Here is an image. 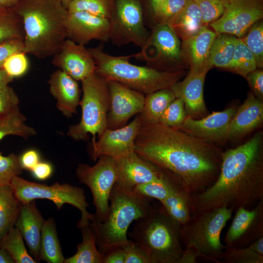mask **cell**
I'll return each mask as SVG.
<instances>
[{
    "label": "cell",
    "mask_w": 263,
    "mask_h": 263,
    "mask_svg": "<svg viewBox=\"0 0 263 263\" xmlns=\"http://www.w3.org/2000/svg\"><path fill=\"white\" fill-rule=\"evenodd\" d=\"M135 151L192 195L217 180L224 150L218 145L158 123L142 125L135 140Z\"/></svg>",
    "instance_id": "obj_1"
},
{
    "label": "cell",
    "mask_w": 263,
    "mask_h": 263,
    "mask_svg": "<svg viewBox=\"0 0 263 263\" xmlns=\"http://www.w3.org/2000/svg\"><path fill=\"white\" fill-rule=\"evenodd\" d=\"M263 199V132L224 150L219 175L205 190L190 195L191 215L223 206L235 212Z\"/></svg>",
    "instance_id": "obj_2"
},
{
    "label": "cell",
    "mask_w": 263,
    "mask_h": 263,
    "mask_svg": "<svg viewBox=\"0 0 263 263\" xmlns=\"http://www.w3.org/2000/svg\"><path fill=\"white\" fill-rule=\"evenodd\" d=\"M12 8L22 22L24 53L45 58L58 52L67 38L68 14L59 0H20Z\"/></svg>",
    "instance_id": "obj_3"
},
{
    "label": "cell",
    "mask_w": 263,
    "mask_h": 263,
    "mask_svg": "<svg viewBox=\"0 0 263 263\" xmlns=\"http://www.w3.org/2000/svg\"><path fill=\"white\" fill-rule=\"evenodd\" d=\"M154 205L152 199L134 188L115 183L109 198V211L103 222H91L99 251L104 255L128 244V230L133 221L148 216Z\"/></svg>",
    "instance_id": "obj_4"
},
{
    "label": "cell",
    "mask_w": 263,
    "mask_h": 263,
    "mask_svg": "<svg viewBox=\"0 0 263 263\" xmlns=\"http://www.w3.org/2000/svg\"><path fill=\"white\" fill-rule=\"evenodd\" d=\"M95 64V73L107 81L114 80L145 95L171 88L185 75L182 70L162 71L129 62V56H114L106 53L99 45L88 48Z\"/></svg>",
    "instance_id": "obj_5"
},
{
    "label": "cell",
    "mask_w": 263,
    "mask_h": 263,
    "mask_svg": "<svg viewBox=\"0 0 263 263\" xmlns=\"http://www.w3.org/2000/svg\"><path fill=\"white\" fill-rule=\"evenodd\" d=\"M181 228L161 204L154 206L148 216L136 220L128 235L146 250L151 263H178L184 251Z\"/></svg>",
    "instance_id": "obj_6"
},
{
    "label": "cell",
    "mask_w": 263,
    "mask_h": 263,
    "mask_svg": "<svg viewBox=\"0 0 263 263\" xmlns=\"http://www.w3.org/2000/svg\"><path fill=\"white\" fill-rule=\"evenodd\" d=\"M233 212L232 207L223 206L192 215L181 226L182 245L198 258L219 263V257L226 247L221 243V234Z\"/></svg>",
    "instance_id": "obj_7"
},
{
    "label": "cell",
    "mask_w": 263,
    "mask_h": 263,
    "mask_svg": "<svg viewBox=\"0 0 263 263\" xmlns=\"http://www.w3.org/2000/svg\"><path fill=\"white\" fill-rule=\"evenodd\" d=\"M82 97L79 105L81 117L76 124L70 126L67 135L72 139L86 141L92 135V141L100 137L107 128L110 106L108 81L96 73L81 81Z\"/></svg>",
    "instance_id": "obj_8"
},
{
    "label": "cell",
    "mask_w": 263,
    "mask_h": 263,
    "mask_svg": "<svg viewBox=\"0 0 263 263\" xmlns=\"http://www.w3.org/2000/svg\"><path fill=\"white\" fill-rule=\"evenodd\" d=\"M10 186L15 197L22 204L41 199L51 200L57 209H61L65 204L76 207L81 212V218L77 225L79 229L95 220L94 215L87 210L89 204L84 191L81 188L58 182L48 186L27 181L19 176L12 180Z\"/></svg>",
    "instance_id": "obj_9"
},
{
    "label": "cell",
    "mask_w": 263,
    "mask_h": 263,
    "mask_svg": "<svg viewBox=\"0 0 263 263\" xmlns=\"http://www.w3.org/2000/svg\"><path fill=\"white\" fill-rule=\"evenodd\" d=\"M93 166L79 164L76 176L79 181L87 186L93 197L95 208V220L104 221L109 211V198L113 188L117 181L118 173L115 159L101 156Z\"/></svg>",
    "instance_id": "obj_10"
},
{
    "label": "cell",
    "mask_w": 263,
    "mask_h": 263,
    "mask_svg": "<svg viewBox=\"0 0 263 263\" xmlns=\"http://www.w3.org/2000/svg\"><path fill=\"white\" fill-rule=\"evenodd\" d=\"M134 56L162 71H176L182 57L179 38L168 24H157L141 51Z\"/></svg>",
    "instance_id": "obj_11"
},
{
    "label": "cell",
    "mask_w": 263,
    "mask_h": 263,
    "mask_svg": "<svg viewBox=\"0 0 263 263\" xmlns=\"http://www.w3.org/2000/svg\"><path fill=\"white\" fill-rule=\"evenodd\" d=\"M111 39L116 45L132 43L143 47L150 35L146 29L142 8L137 0H117L109 19Z\"/></svg>",
    "instance_id": "obj_12"
},
{
    "label": "cell",
    "mask_w": 263,
    "mask_h": 263,
    "mask_svg": "<svg viewBox=\"0 0 263 263\" xmlns=\"http://www.w3.org/2000/svg\"><path fill=\"white\" fill-rule=\"evenodd\" d=\"M263 17L262 0H230L223 15L209 25L217 35L225 33L242 38Z\"/></svg>",
    "instance_id": "obj_13"
},
{
    "label": "cell",
    "mask_w": 263,
    "mask_h": 263,
    "mask_svg": "<svg viewBox=\"0 0 263 263\" xmlns=\"http://www.w3.org/2000/svg\"><path fill=\"white\" fill-rule=\"evenodd\" d=\"M142 125L136 116L122 128H106L99 138L91 142L89 150L91 159L95 161L104 155L116 159L134 151L135 140Z\"/></svg>",
    "instance_id": "obj_14"
},
{
    "label": "cell",
    "mask_w": 263,
    "mask_h": 263,
    "mask_svg": "<svg viewBox=\"0 0 263 263\" xmlns=\"http://www.w3.org/2000/svg\"><path fill=\"white\" fill-rule=\"evenodd\" d=\"M110 106L107 115V128L116 129L127 124L143 107L145 95L114 80L108 81Z\"/></svg>",
    "instance_id": "obj_15"
},
{
    "label": "cell",
    "mask_w": 263,
    "mask_h": 263,
    "mask_svg": "<svg viewBox=\"0 0 263 263\" xmlns=\"http://www.w3.org/2000/svg\"><path fill=\"white\" fill-rule=\"evenodd\" d=\"M224 239L226 247H242L263 236V199L251 210L237 209Z\"/></svg>",
    "instance_id": "obj_16"
},
{
    "label": "cell",
    "mask_w": 263,
    "mask_h": 263,
    "mask_svg": "<svg viewBox=\"0 0 263 263\" xmlns=\"http://www.w3.org/2000/svg\"><path fill=\"white\" fill-rule=\"evenodd\" d=\"M236 110L235 107L232 106L223 111L213 112L200 119L187 116L178 129L212 143L223 144L227 141L229 123Z\"/></svg>",
    "instance_id": "obj_17"
},
{
    "label": "cell",
    "mask_w": 263,
    "mask_h": 263,
    "mask_svg": "<svg viewBox=\"0 0 263 263\" xmlns=\"http://www.w3.org/2000/svg\"><path fill=\"white\" fill-rule=\"evenodd\" d=\"M66 38L77 44L85 45L92 40H110L109 19L84 11H68Z\"/></svg>",
    "instance_id": "obj_18"
},
{
    "label": "cell",
    "mask_w": 263,
    "mask_h": 263,
    "mask_svg": "<svg viewBox=\"0 0 263 263\" xmlns=\"http://www.w3.org/2000/svg\"><path fill=\"white\" fill-rule=\"evenodd\" d=\"M53 56V65L77 81L95 73V64L88 48L71 39L66 38Z\"/></svg>",
    "instance_id": "obj_19"
},
{
    "label": "cell",
    "mask_w": 263,
    "mask_h": 263,
    "mask_svg": "<svg viewBox=\"0 0 263 263\" xmlns=\"http://www.w3.org/2000/svg\"><path fill=\"white\" fill-rule=\"evenodd\" d=\"M208 71L207 69H190L183 80L171 87L176 98L183 101L187 116L195 119L204 117L208 113L204 98V86Z\"/></svg>",
    "instance_id": "obj_20"
},
{
    "label": "cell",
    "mask_w": 263,
    "mask_h": 263,
    "mask_svg": "<svg viewBox=\"0 0 263 263\" xmlns=\"http://www.w3.org/2000/svg\"><path fill=\"white\" fill-rule=\"evenodd\" d=\"M115 160L116 183L131 188L153 181L164 174L160 168L135 151Z\"/></svg>",
    "instance_id": "obj_21"
},
{
    "label": "cell",
    "mask_w": 263,
    "mask_h": 263,
    "mask_svg": "<svg viewBox=\"0 0 263 263\" xmlns=\"http://www.w3.org/2000/svg\"><path fill=\"white\" fill-rule=\"evenodd\" d=\"M263 123V101L250 92L230 121L227 140L242 138L261 127Z\"/></svg>",
    "instance_id": "obj_22"
},
{
    "label": "cell",
    "mask_w": 263,
    "mask_h": 263,
    "mask_svg": "<svg viewBox=\"0 0 263 263\" xmlns=\"http://www.w3.org/2000/svg\"><path fill=\"white\" fill-rule=\"evenodd\" d=\"M49 91L56 100L57 109L67 117L77 113L80 90L76 80L60 69L54 71L48 80Z\"/></svg>",
    "instance_id": "obj_23"
},
{
    "label": "cell",
    "mask_w": 263,
    "mask_h": 263,
    "mask_svg": "<svg viewBox=\"0 0 263 263\" xmlns=\"http://www.w3.org/2000/svg\"><path fill=\"white\" fill-rule=\"evenodd\" d=\"M35 200L22 204L15 224L37 262L40 261L41 230L44 220L37 208Z\"/></svg>",
    "instance_id": "obj_24"
},
{
    "label": "cell",
    "mask_w": 263,
    "mask_h": 263,
    "mask_svg": "<svg viewBox=\"0 0 263 263\" xmlns=\"http://www.w3.org/2000/svg\"><path fill=\"white\" fill-rule=\"evenodd\" d=\"M217 34L204 25L195 35L183 40L182 56L187 58L190 69H201L210 68L208 58L212 44Z\"/></svg>",
    "instance_id": "obj_25"
},
{
    "label": "cell",
    "mask_w": 263,
    "mask_h": 263,
    "mask_svg": "<svg viewBox=\"0 0 263 263\" xmlns=\"http://www.w3.org/2000/svg\"><path fill=\"white\" fill-rule=\"evenodd\" d=\"M183 40L195 35L205 25L197 2L188 1L182 10L167 23Z\"/></svg>",
    "instance_id": "obj_26"
},
{
    "label": "cell",
    "mask_w": 263,
    "mask_h": 263,
    "mask_svg": "<svg viewBox=\"0 0 263 263\" xmlns=\"http://www.w3.org/2000/svg\"><path fill=\"white\" fill-rule=\"evenodd\" d=\"M175 98L171 88L146 94L142 111L137 115L142 124L158 123L164 112Z\"/></svg>",
    "instance_id": "obj_27"
},
{
    "label": "cell",
    "mask_w": 263,
    "mask_h": 263,
    "mask_svg": "<svg viewBox=\"0 0 263 263\" xmlns=\"http://www.w3.org/2000/svg\"><path fill=\"white\" fill-rule=\"evenodd\" d=\"M65 260L55 222L53 218H48L44 221L41 230L40 261L48 263H64Z\"/></svg>",
    "instance_id": "obj_28"
},
{
    "label": "cell",
    "mask_w": 263,
    "mask_h": 263,
    "mask_svg": "<svg viewBox=\"0 0 263 263\" xmlns=\"http://www.w3.org/2000/svg\"><path fill=\"white\" fill-rule=\"evenodd\" d=\"M82 241L77 245V251L65 259L64 263H104L105 255L97 248L95 236L90 225L80 228Z\"/></svg>",
    "instance_id": "obj_29"
},
{
    "label": "cell",
    "mask_w": 263,
    "mask_h": 263,
    "mask_svg": "<svg viewBox=\"0 0 263 263\" xmlns=\"http://www.w3.org/2000/svg\"><path fill=\"white\" fill-rule=\"evenodd\" d=\"M234 36L227 34L217 35L211 46L208 65L229 69L237 39Z\"/></svg>",
    "instance_id": "obj_30"
},
{
    "label": "cell",
    "mask_w": 263,
    "mask_h": 263,
    "mask_svg": "<svg viewBox=\"0 0 263 263\" xmlns=\"http://www.w3.org/2000/svg\"><path fill=\"white\" fill-rule=\"evenodd\" d=\"M21 205L10 185L0 187V240L15 226Z\"/></svg>",
    "instance_id": "obj_31"
},
{
    "label": "cell",
    "mask_w": 263,
    "mask_h": 263,
    "mask_svg": "<svg viewBox=\"0 0 263 263\" xmlns=\"http://www.w3.org/2000/svg\"><path fill=\"white\" fill-rule=\"evenodd\" d=\"M190 194L178 188L160 203L170 217L181 226L191 218Z\"/></svg>",
    "instance_id": "obj_32"
},
{
    "label": "cell",
    "mask_w": 263,
    "mask_h": 263,
    "mask_svg": "<svg viewBox=\"0 0 263 263\" xmlns=\"http://www.w3.org/2000/svg\"><path fill=\"white\" fill-rule=\"evenodd\" d=\"M25 115L18 107L0 116V140L8 135H16L27 139L37 134L36 130L25 123Z\"/></svg>",
    "instance_id": "obj_33"
},
{
    "label": "cell",
    "mask_w": 263,
    "mask_h": 263,
    "mask_svg": "<svg viewBox=\"0 0 263 263\" xmlns=\"http://www.w3.org/2000/svg\"><path fill=\"white\" fill-rule=\"evenodd\" d=\"M22 22L12 7L0 6V45L16 40H23Z\"/></svg>",
    "instance_id": "obj_34"
},
{
    "label": "cell",
    "mask_w": 263,
    "mask_h": 263,
    "mask_svg": "<svg viewBox=\"0 0 263 263\" xmlns=\"http://www.w3.org/2000/svg\"><path fill=\"white\" fill-rule=\"evenodd\" d=\"M178 188H181L174 179L164 171V174L158 179L138 185L133 188L145 196L161 202Z\"/></svg>",
    "instance_id": "obj_35"
},
{
    "label": "cell",
    "mask_w": 263,
    "mask_h": 263,
    "mask_svg": "<svg viewBox=\"0 0 263 263\" xmlns=\"http://www.w3.org/2000/svg\"><path fill=\"white\" fill-rule=\"evenodd\" d=\"M0 247L10 253L15 263H36L27 251L23 237L15 226L0 240Z\"/></svg>",
    "instance_id": "obj_36"
},
{
    "label": "cell",
    "mask_w": 263,
    "mask_h": 263,
    "mask_svg": "<svg viewBox=\"0 0 263 263\" xmlns=\"http://www.w3.org/2000/svg\"><path fill=\"white\" fill-rule=\"evenodd\" d=\"M256 69L253 53L240 38H237L229 69L245 78L248 74Z\"/></svg>",
    "instance_id": "obj_37"
},
{
    "label": "cell",
    "mask_w": 263,
    "mask_h": 263,
    "mask_svg": "<svg viewBox=\"0 0 263 263\" xmlns=\"http://www.w3.org/2000/svg\"><path fill=\"white\" fill-rule=\"evenodd\" d=\"M246 36L240 38L253 53L257 68L263 67V22L260 20L248 30Z\"/></svg>",
    "instance_id": "obj_38"
},
{
    "label": "cell",
    "mask_w": 263,
    "mask_h": 263,
    "mask_svg": "<svg viewBox=\"0 0 263 263\" xmlns=\"http://www.w3.org/2000/svg\"><path fill=\"white\" fill-rule=\"evenodd\" d=\"M68 11H84L109 19L112 11L109 0H73L67 5Z\"/></svg>",
    "instance_id": "obj_39"
},
{
    "label": "cell",
    "mask_w": 263,
    "mask_h": 263,
    "mask_svg": "<svg viewBox=\"0 0 263 263\" xmlns=\"http://www.w3.org/2000/svg\"><path fill=\"white\" fill-rule=\"evenodd\" d=\"M219 263H263V255L248 246L225 247L220 256Z\"/></svg>",
    "instance_id": "obj_40"
},
{
    "label": "cell",
    "mask_w": 263,
    "mask_h": 263,
    "mask_svg": "<svg viewBox=\"0 0 263 263\" xmlns=\"http://www.w3.org/2000/svg\"><path fill=\"white\" fill-rule=\"evenodd\" d=\"M19 155L11 153L7 156L0 152V187L10 185L12 180L22 172Z\"/></svg>",
    "instance_id": "obj_41"
},
{
    "label": "cell",
    "mask_w": 263,
    "mask_h": 263,
    "mask_svg": "<svg viewBox=\"0 0 263 263\" xmlns=\"http://www.w3.org/2000/svg\"><path fill=\"white\" fill-rule=\"evenodd\" d=\"M183 101L176 98L166 108L159 120V123L171 128L179 129L187 117Z\"/></svg>",
    "instance_id": "obj_42"
},
{
    "label": "cell",
    "mask_w": 263,
    "mask_h": 263,
    "mask_svg": "<svg viewBox=\"0 0 263 263\" xmlns=\"http://www.w3.org/2000/svg\"><path fill=\"white\" fill-rule=\"evenodd\" d=\"M230 0H198L197 2L201 10L205 25L218 19L224 13Z\"/></svg>",
    "instance_id": "obj_43"
},
{
    "label": "cell",
    "mask_w": 263,
    "mask_h": 263,
    "mask_svg": "<svg viewBox=\"0 0 263 263\" xmlns=\"http://www.w3.org/2000/svg\"><path fill=\"white\" fill-rule=\"evenodd\" d=\"M29 67V60L26 53L21 51L10 56L4 62L2 68L14 79L24 75Z\"/></svg>",
    "instance_id": "obj_44"
},
{
    "label": "cell",
    "mask_w": 263,
    "mask_h": 263,
    "mask_svg": "<svg viewBox=\"0 0 263 263\" xmlns=\"http://www.w3.org/2000/svg\"><path fill=\"white\" fill-rule=\"evenodd\" d=\"M188 0H165L154 11L158 24H167L180 12Z\"/></svg>",
    "instance_id": "obj_45"
},
{
    "label": "cell",
    "mask_w": 263,
    "mask_h": 263,
    "mask_svg": "<svg viewBox=\"0 0 263 263\" xmlns=\"http://www.w3.org/2000/svg\"><path fill=\"white\" fill-rule=\"evenodd\" d=\"M122 248L126 256L125 263H151L150 256L146 250L131 240Z\"/></svg>",
    "instance_id": "obj_46"
},
{
    "label": "cell",
    "mask_w": 263,
    "mask_h": 263,
    "mask_svg": "<svg viewBox=\"0 0 263 263\" xmlns=\"http://www.w3.org/2000/svg\"><path fill=\"white\" fill-rule=\"evenodd\" d=\"M19 102L18 95L9 85L0 89V116L19 107Z\"/></svg>",
    "instance_id": "obj_47"
},
{
    "label": "cell",
    "mask_w": 263,
    "mask_h": 263,
    "mask_svg": "<svg viewBox=\"0 0 263 263\" xmlns=\"http://www.w3.org/2000/svg\"><path fill=\"white\" fill-rule=\"evenodd\" d=\"M245 78L254 95L263 101V71L257 68L247 74Z\"/></svg>",
    "instance_id": "obj_48"
},
{
    "label": "cell",
    "mask_w": 263,
    "mask_h": 263,
    "mask_svg": "<svg viewBox=\"0 0 263 263\" xmlns=\"http://www.w3.org/2000/svg\"><path fill=\"white\" fill-rule=\"evenodd\" d=\"M23 52V41L16 40L0 45V68H2L6 59L11 55Z\"/></svg>",
    "instance_id": "obj_49"
},
{
    "label": "cell",
    "mask_w": 263,
    "mask_h": 263,
    "mask_svg": "<svg viewBox=\"0 0 263 263\" xmlns=\"http://www.w3.org/2000/svg\"><path fill=\"white\" fill-rule=\"evenodd\" d=\"M19 161L23 169L31 171L40 162L39 154L35 150H28L19 155Z\"/></svg>",
    "instance_id": "obj_50"
},
{
    "label": "cell",
    "mask_w": 263,
    "mask_h": 263,
    "mask_svg": "<svg viewBox=\"0 0 263 263\" xmlns=\"http://www.w3.org/2000/svg\"><path fill=\"white\" fill-rule=\"evenodd\" d=\"M31 171L36 179L39 180H45L52 175L53 167L49 163L40 161Z\"/></svg>",
    "instance_id": "obj_51"
},
{
    "label": "cell",
    "mask_w": 263,
    "mask_h": 263,
    "mask_svg": "<svg viewBox=\"0 0 263 263\" xmlns=\"http://www.w3.org/2000/svg\"><path fill=\"white\" fill-rule=\"evenodd\" d=\"M125 258L123 248L118 247L105 255L104 263H125Z\"/></svg>",
    "instance_id": "obj_52"
},
{
    "label": "cell",
    "mask_w": 263,
    "mask_h": 263,
    "mask_svg": "<svg viewBox=\"0 0 263 263\" xmlns=\"http://www.w3.org/2000/svg\"><path fill=\"white\" fill-rule=\"evenodd\" d=\"M198 258V256L194 252L188 249H185L178 263H196Z\"/></svg>",
    "instance_id": "obj_53"
},
{
    "label": "cell",
    "mask_w": 263,
    "mask_h": 263,
    "mask_svg": "<svg viewBox=\"0 0 263 263\" xmlns=\"http://www.w3.org/2000/svg\"><path fill=\"white\" fill-rule=\"evenodd\" d=\"M247 246L254 252L263 255V236L256 240Z\"/></svg>",
    "instance_id": "obj_54"
},
{
    "label": "cell",
    "mask_w": 263,
    "mask_h": 263,
    "mask_svg": "<svg viewBox=\"0 0 263 263\" xmlns=\"http://www.w3.org/2000/svg\"><path fill=\"white\" fill-rule=\"evenodd\" d=\"M13 79L3 68H0V89L8 85Z\"/></svg>",
    "instance_id": "obj_55"
},
{
    "label": "cell",
    "mask_w": 263,
    "mask_h": 263,
    "mask_svg": "<svg viewBox=\"0 0 263 263\" xmlns=\"http://www.w3.org/2000/svg\"><path fill=\"white\" fill-rule=\"evenodd\" d=\"M0 263H15L14 260L8 251L0 247Z\"/></svg>",
    "instance_id": "obj_56"
},
{
    "label": "cell",
    "mask_w": 263,
    "mask_h": 263,
    "mask_svg": "<svg viewBox=\"0 0 263 263\" xmlns=\"http://www.w3.org/2000/svg\"><path fill=\"white\" fill-rule=\"evenodd\" d=\"M20 0H0V6L13 7Z\"/></svg>",
    "instance_id": "obj_57"
},
{
    "label": "cell",
    "mask_w": 263,
    "mask_h": 263,
    "mask_svg": "<svg viewBox=\"0 0 263 263\" xmlns=\"http://www.w3.org/2000/svg\"><path fill=\"white\" fill-rule=\"evenodd\" d=\"M165 0H150L151 7L154 11Z\"/></svg>",
    "instance_id": "obj_58"
},
{
    "label": "cell",
    "mask_w": 263,
    "mask_h": 263,
    "mask_svg": "<svg viewBox=\"0 0 263 263\" xmlns=\"http://www.w3.org/2000/svg\"><path fill=\"white\" fill-rule=\"evenodd\" d=\"M66 7L67 4L73 0H59Z\"/></svg>",
    "instance_id": "obj_59"
},
{
    "label": "cell",
    "mask_w": 263,
    "mask_h": 263,
    "mask_svg": "<svg viewBox=\"0 0 263 263\" xmlns=\"http://www.w3.org/2000/svg\"><path fill=\"white\" fill-rule=\"evenodd\" d=\"M195 0L196 1H198V0Z\"/></svg>",
    "instance_id": "obj_60"
}]
</instances>
